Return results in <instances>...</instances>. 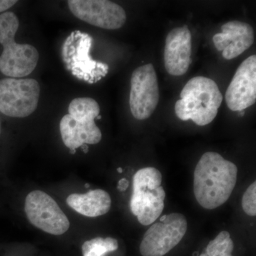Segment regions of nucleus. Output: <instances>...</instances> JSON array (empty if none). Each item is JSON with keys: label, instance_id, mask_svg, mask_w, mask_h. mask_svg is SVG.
I'll return each instance as SVG.
<instances>
[{"label": "nucleus", "instance_id": "nucleus-1", "mask_svg": "<svg viewBox=\"0 0 256 256\" xmlns=\"http://www.w3.org/2000/svg\"><path fill=\"white\" fill-rule=\"evenodd\" d=\"M238 168L215 152H205L195 168L194 193L196 201L206 210L226 203L236 184Z\"/></svg>", "mask_w": 256, "mask_h": 256}, {"label": "nucleus", "instance_id": "nucleus-2", "mask_svg": "<svg viewBox=\"0 0 256 256\" xmlns=\"http://www.w3.org/2000/svg\"><path fill=\"white\" fill-rule=\"evenodd\" d=\"M180 98L174 106L178 118L192 120L198 126H206L215 119L224 98L216 82L204 76L190 79Z\"/></svg>", "mask_w": 256, "mask_h": 256}, {"label": "nucleus", "instance_id": "nucleus-3", "mask_svg": "<svg viewBox=\"0 0 256 256\" xmlns=\"http://www.w3.org/2000/svg\"><path fill=\"white\" fill-rule=\"evenodd\" d=\"M20 28L18 16L12 12L0 14V44L3 47L0 55V72L9 78L28 76L36 68L40 53L30 44L15 41Z\"/></svg>", "mask_w": 256, "mask_h": 256}, {"label": "nucleus", "instance_id": "nucleus-4", "mask_svg": "<svg viewBox=\"0 0 256 256\" xmlns=\"http://www.w3.org/2000/svg\"><path fill=\"white\" fill-rule=\"evenodd\" d=\"M100 106L92 98H76L70 101L68 114L60 120V130L62 141L66 148L76 150L84 144L100 142L102 132L95 120L100 118Z\"/></svg>", "mask_w": 256, "mask_h": 256}, {"label": "nucleus", "instance_id": "nucleus-5", "mask_svg": "<svg viewBox=\"0 0 256 256\" xmlns=\"http://www.w3.org/2000/svg\"><path fill=\"white\" fill-rule=\"evenodd\" d=\"M162 182L161 172L154 168H142L133 176L130 206L143 226L154 223L164 210L166 193Z\"/></svg>", "mask_w": 256, "mask_h": 256}, {"label": "nucleus", "instance_id": "nucleus-6", "mask_svg": "<svg viewBox=\"0 0 256 256\" xmlns=\"http://www.w3.org/2000/svg\"><path fill=\"white\" fill-rule=\"evenodd\" d=\"M94 38L86 32H72L64 41L62 56L66 68L76 78L92 84L108 73V64L97 62L90 54Z\"/></svg>", "mask_w": 256, "mask_h": 256}, {"label": "nucleus", "instance_id": "nucleus-7", "mask_svg": "<svg viewBox=\"0 0 256 256\" xmlns=\"http://www.w3.org/2000/svg\"><path fill=\"white\" fill-rule=\"evenodd\" d=\"M41 87L34 78H5L0 80V112L15 118H24L36 111Z\"/></svg>", "mask_w": 256, "mask_h": 256}, {"label": "nucleus", "instance_id": "nucleus-8", "mask_svg": "<svg viewBox=\"0 0 256 256\" xmlns=\"http://www.w3.org/2000/svg\"><path fill=\"white\" fill-rule=\"evenodd\" d=\"M188 230V220L182 214L164 215L144 234L140 246L142 256H163L182 240Z\"/></svg>", "mask_w": 256, "mask_h": 256}, {"label": "nucleus", "instance_id": "nucleus-9", "mask_svg": "<svg viewBox=\"0 0 256 256\" xmlns=\"http://www.w3.org/2000/svg\"><path fill=\"white\" fill-rule=\"evenodd\" d=\"M24 210L30 223L46 233L62 235L70 227L68 217L44 192H30L25 200Z\"/></svg>", "mask_w": 256, "mask_h": 256}, {"label": "nucleus", "instance_id": "nucleus-10", "mask_svg": "<svg viewBox=\"0 0 256 256\" xmlns=\"http://www.w3.org/2000/svg\"><path fill=\"white\" fill-rule=\"evenodd\" d=\"M130 108L134 118H149L160 100L159 86L152 64L141 66L132 72L130 80Z\"/></svg>", "mask_w": 256, "mask_h": 256}, {"label": "nucleus", "instance_id": "nucleus-11", "mask_svg": "<svg viewBox=\"0 0 256 256\" xmlns=\"http://www.w3.org/2000/svg\"><path fill=\"white\" fill-rule=\"evenodd\" d=\"M69 10L78 20L104 30L122 28L127 14L122 6L107 0H69Z\"/></svg>", "mask_w": 256, "mask_h": 256}, {"label": "nucleus", "instance_id": "nucleus-12", "mask_svg": "<svg viewBox=\"0 0 256 256\" xmlns=\"http://www.w3.org/2000/svg\"><path fill=\"white\" fill-rule=\"evenodd\" d=\"M232 111H242L256 102V56L252 55L239 66L225 94Z\"/></svg>", "mask_w": 256, "mask_h": 256}, {"label": "nucleus", "instance_id": "nucleus-13", "mask_svg": "<svg viewBox=\"0 0 256 256\" xmlns=\"http://www.w3.org/2000/svg\"><path fill=\"white\" fill-rule=\"evenodd\" d=\"M192 34L186 25L173 28L166 36L164 52L168 73L181 76L186 73L192 60Z\"/></svg>", "mask_w": 256, "mask_h": 256}, {"label": "nucleus", "instance_id": "nucleus-14", "mask_svg": "<svg viewBox=\"0 0 256 256\" xmlns=\"http://www.w3.org/2000/svg\"><path fill=\"white\" fill-rule=\"evenodd\" d=\"M213 42L216 50L222 52L225 60H234L252 46L254 28L248 23L230 21L222 26L220 33L216 34Z\"/></svg>", "mask_w": 256, "mask_h": 256}, {"label": "nucleus", "instance_id": "nucleus-15", "mask_svg": "<svg viewBox=\"0 0 256 256\" xmlns=\"http://www.w3.org/2000/svg\"><path fill=\"white\" fill-rule=\"evenodd\" d=\"M66 203L80 214L97 217L110 210L111 198L107 192L95 190L86 194H72L67 197Z\"/></svg>", "mask_w": 256, "mask_h": 256}, {"label": "nucleus", "instance_id": "nucleus-16", "mask_svg": "<svg viewBox=\"0 0 256 256\" xmlns=\"http://www.w3.org/2000/svg\"><path fill=\"white\" fill-rule=\"evenodd\" d=\"M118 248V242L116 239L101 237L90 239L82 245L84 256H104L108 252H114Z\"/></svg>", "mask_w": 256, "mask_h": 256}, {"label": "nucleus", "instance_id": "nucleus-17", "mask_svg": "<svg viewBox=\"0 0 256 256\" xmlns=\"http://www.w3.org/2000/svg\"><path fill=\"white\" fill-rule=\"evenodd\" d=\"M234 248V244L230 234L223 230L214 240H210L200 256H233Z\"/></svg>", "mask_w": 256, "mask_h": 256}, {"label": "nucleus", "instance_id": "nucleus-18", "mask_svg": "<svg viewBox=\"0 0 256 256\" xmlns=\"http://www.w3.org/2000/svg\"><path fill=\"white\" fill-rule=\"evenodd\" d=\"M242 208L247 215H256V182L252 184L242 197Z\"/></svg>", "mask_w": 256, "mask_h": 256}, {"label": "nucleus", "instance_id": "nucleus-19", "mask_svg": "<svg viewBox=\"0 0 256 256\" xmlns=\"http://www.w3.org/2000/svg\"><path fill=\"white\" fill-rule=\"evenodd\" d=\"M18 2L16 0H0V13L6 12V10L12 8Z\"/></svg>", "mask_w": 256, "mask_h": 256}, {"label": "nucleus", "instance_id": "nucleus-20", "mask_svg": "<svg viewBox=\"0 0 256 256\" xmlns=\"http://www.w3.org/2000/svg\"><path fill=\"white\" fill-rule=\"evenodd\" d=\"M128 186H129V182L126 178H124L120 180L118 188L120 192H124L127 190Z\"/></svg>", "mask_w": 256, "mask_h": 256}, {"label": "nucleus", "instance_id": "nucleus-21", "mask_svg": "<svg viewBox=\"0 0 256 256\" xmlns=\"http://www.w3.org/2000/svg\"><path fill=\"white\" fill-rule=\"evenodd\" d=\"M118 172H120V173H122V168H119L118 169Z\"/></svg>", "mask_w": 256, "mask_h": 256}, {"label": "nucleus", "instance_id": "nucleus-22", "mask_svg": "<svg viewBox=\"0 0 256 256\" xmlns=\"http://www.w3.org/2000/svg\"><path fill=\"white\" fill-rule=\"evenodd\" d=\"M240 116H244V114H245V111L244 110H242V111H240Z\"/></svg>", "mask_w": 256, "mask_h": 256}, {"label": "nucleus", "instance_id": "nucleus-23", "mask_svg": "<svg viewBox=\"0 0 256 256\" xmlns=\"http://www.w3.org/2000/svg\"><path fill=\"white\" fill-rule=\"evenodd\" d=\"M0 134H1V120H0Z\"/></svg>", "mask_w": 256, "mask_h": 256}]
</instances>
